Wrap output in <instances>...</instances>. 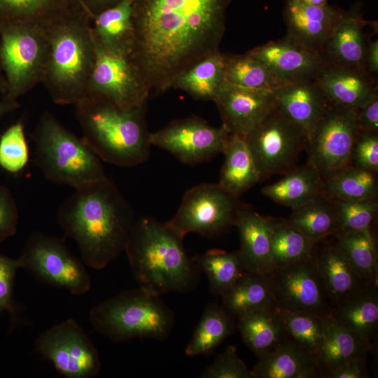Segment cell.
Wrapping results in <instances>:
<instances>
[{"mask_svg":"<svg viewBox=\"0 0 378 378\" xmlns=\"http://www.w3.org/2000/svg\"><path fill=\"white\" fill-rule=\"evenodd\" d=\"M370 22L363 18L358 4L345 11L321 50L326 64L367 71L365 59L370 38L364 29Z\"/></svg>","mask_w":378,"mask_h":378,"instance_id":"19","label":"cell"},{"mask_svg":"<svg viewBox=\"0 0 378 378\" xmlns=\"http://www.w3.org/2000/svg\"><path fill=\"white\" fill-rule=\"evenodd\" d=\"M274 310L282 321L288 337L315 357L324 337L325 317L277 307H274Z\"/></svg>","mask_w":378,"mask_h":378,"instance_id":"42","label":"cell"},{"mask_svg":"<svg viewBox=\"0 0 378 378\" xmlns=\"http://www.w3.org/2000/svg\"><path fill=\"white\" fill-rule=\"evenodd\" d=\"M365 65L367 71L370 74L378 72V41L370 40L366 53Z\"/></svg>","mask_w":378,"mask_h":378,"instance_id":"52","label":"cell"},{"mask_svg":"<svg viewBox=\"0 0 378 378\" xmlns=\"http://www.w3.org/2000/svg\"><path fill=\"white\" fill-rule=\"evenodd\" d=\"M223 125L230 134L246 138L276 106L274 92L225 82L214 100Z\"/></svg>","mask_w":378,"mask_h":378,"instance_id":"18","label":"cell"},{"mask_svg":"<svg viewBox=\"0 0 378 378\" xmlns=\"http://www.w3.org/2000/svg\"><path fill=\"white\" fill-rule=\"evenodd\" d=\"M139 287L96 304L90 312L93 329L113 341L167 338L174 324L172 310L161 299Z\"/></svg>","mask_w":378,"mask_h":378,"instance_id":"7","label":"cell"},{"mask_svg":"<svg viewBox=\"0 0 378 378\" xmlns=\"http://www.w3.org/2000/svg\"><path fill=\"white\" fill-rule=\"evenodd\" d=\"M90 22L83 8H71L46 28L48 52L41 83L57 104L74 105L87 92L96 57Z\"/></svg>","mask_w":378,"mask_h":378,"instance_id":"4","label":"cell"},{"mask_svg":"<svg viewBox=\"0 0 378 378\" xmlns=\"http://www.w3.org/2000/svg\"><path fill=\"white\" fill-rule=\"evenodd\" d=\"M71 8H82L80 0H64Z\"/></svg>","mask_w":378,"mask_h":378,"instance_id":"56","label":"cell"},{"mask_svg":"<svg viewBox=\"0 0 378 378\" xmlns=\"http://www.w3.org/2000/svg\"><path fill=\"white\" fill-rule=\"evenodd\" d=\"M20 268L19 258L0 254V316L4 312L9 314L11 328L24 323L22 317L23 307L14 298L15 276Z\"/></svg>","mask_w":378,"mask_h":378,"instance_id":"45","label":"cell"},{"mask_svg":"<svg viewBox=\"0 0 378 378\" xmlns=\"http://www.w3.org/2000/svg\"><path fill=\"white\" fill-rule=\"evenodd\" d=\"M239 236L237 251L248 272L267 273L271 270V217L245 206L234 223Z\"/></svg>","mask_w":378,"mask_h":378,"instance_id":"24","label":"cell"},{"mask_svg":"<svg viewBox=\"0 0 378 378\" xmlns=\"http://www.w3.org/2000/svg\"><path fill=\"white\" fill-rule=\"evenodd\" d=\"M316 243L286 219L271 217V270L312 258Z\"/></svg>","mask_w":378,"mask_h":378,"instance_id":"37","label":"cell"},{"mask_svg":"<svg viewBox=\"0 0 378 378\" xmlns=\"http://www.w3.org/2000/svg\"><path fill=\"white\" fill-rule=\"evenodd\" d=\"M330 314L374 348L378 327L377 287L367 286L331 307Z\"/></svg>","mask_w":378,"mask_h":378,"instance_id":"26","label":"cell"},{"mask_svg":"<svg viewBox=\"0 0 378 378\" xmlns=\"http://www.w3.org/2000/svg\"><path fill=\"white\" fill-rule=\"evenodd\" d=\"M29 157L24 126L18 121L0 136V167L9 173H18L27 166Z\"/></svg>","mask_w":378,"mask_h":378,"instance_id":"43","label":"cell"},{"mask_svg":"<svg viewBox=\"0 0 378 378\" xmlns=\"http://www.w3.org/2000/svg\"><path fill=\"white\" fill-rule=\"evenodd\" d=\"M373 349L330 314L324 318V337L315 354L319 377L344 361L367 357Z\"/></svg>","mask_w":378,"mask_h":378,"instance_id":"27","label":"cell"},{"mask_svg":"<svg viewBox=\"0 0 378 378\" xmlns=\"http://www.w3.org/2000/svg\"><path fill=\"white\" fill-rule=\"evenodd\" d=\"M203 378H253L251 370L237 354L235 346H227L201 374Z\"/></svg>","mask_w":378,"mask_h":378,"instance_id":"46","label":"cell"},{"mask_svg":"<svg viewBox=\"0 0 378 378\" xmlns=\"http://www.w3.org/2000/svg\"><path fill=\"white\" fill-rule=\"evenodd\" d=\"M314 80L333 104L357 109L378 97L377 81L366 71L326 64Z\"/></svg>","mask_w":378,"mask_h":378,"instance_id":"21","label":"cell"},{"mask_svg":"<svg viewBox=\"0 0 378 378\" xmlns=\"http://www.w3.org/2000/svg\"><path fill=\"white\" fill-rule=\"evenodd\" d=\"M183 241L166 223L153 217L134 221L124 251L140 288L161 296L189 291L196 286L200 271Z\"/></svg>","mask_w":378,"mask_h":378,"instance_id":"3","label":"cell"},{"mask_svg":"<svg viewBox=\"0 0 378 378\" xmlns=\"http://www.w3.org/2000/svg\"><path fill=\"white\" fill-rule=\"evenodd\" d=\"M351 165L378 172V132L359 131L351 151Z\"/></svg>","mask_w":378,"mask_h":378,"instance_id":"47","label":"cell"},{"mask_svg":"<svg viewBox=\"0 0 378 378\" xmlns=\"http://www.w3.org/2000/svg\"><path fill=\"white\" fill-rule=\"evenodd\" d=\"M312 257L331 307L368 286L354 270L335 239L326 238L318 241Z\"/></svg>","mask_w":378,"mask_h":378,"instance_id":"22","label":"cell"},{"mask_svg":"<svg viewBox=\"0 0 378 378\" xmlns=\"http://www.w3.org/2000/svg\"><path fill=\"white\" fill-rule=\"evenodd\" d=\"M71 8L64 0H0V28L20 24L48 27Z\"/></svg>","mask_w":378,"mask_h":378,"instance_id":"36","label":"cell"},{"mask_svg":"<svg viewBox=\"0 0 378 378\" xmlns=\"http://www.w3.org/2000/svg\"><path fill=\"white\" fill-rule=\"evenodd\" d=\"M377 174L349 165L324 181L322 193L333 200L349 201L377 197Z\"/></svg>","mask_w":378,"mask_h":378,"instance_id":"39","label":"cell"},{"mask_svg":"<svg viewBox=\"0 0 378 378\" xmlns=\"http://www.w3.org/2000/svg\"><path fill=\"white\" fill-rule=\"evenodd\" d=\"M230 133L222 125L216 127L197 116L170 122L150 132L149 141L181 162L196 165L222 153Z\"/></svg>","mask_w":378,"mask_h":378,"instance_id":"15","label":"cell"},{"mask_svg":"<svg viewBox=\"0 0 378 378\" xmlns=\"http://www.w3.org/2000/svg\"><path fill=\"white\" fill-rule=\"evenodd\" d=\"M286 83L314 80L326 64L321 52L286 34L248 51Z\"/></svg>","mask_w":378,"mask_h":378,"instance_id":"17","label":"cell"},{"mask_svg":"<svg viewBox=\"0 0 378 378\" xmlns=\"http://www.w3.org/2000/svg\"><path fill=\"white\" fill-rule=\"evenodd\" d=\"M333 201L337 213L339 232L372 229L378 211L377 197L365 200Z\"/></svg>","mask_w":378,"mask_h":378,"instance_id":"44","label":"cell"},{"mask_svg":"<svg viewBox=\"0 0 378 378\" xmlns=\"http://www.w3.org/2000/svg\"><path fill=\"white\" fill-rule=\"evenodd\" d=\"M251 372L253 378L319 377L314 356L288 337L258 358Z\"/></svg>","mask_w":378,"mask_h":378,"instance_id":"25","label":"cell"},{"mask_svg":"<svg viewBox=\"0 0 378 378\" xmlns=\"http://www.w3.org/2000/svg\"><path fill=\"white\" fill-rule=\"evenodd\" d=\"M344 13L328 4L313 6L299 0H286L284 17L287 34L321 52Z\"/></svg>","mask_w":378,"mask_h":378,"instance_id":"20","label":"cell"},{"mask_svg":"<svg viewBox=\"0 0 378 378\" xmlns=\"http://www.w3.org/2000/svg\"><path fill=\"white\" fill-rule=\"evenodd\" d=\"M6 92L5 79L0 66V94L3 97Z\"/></svg>","mask_w":378,"mask_h":378,"instance_id":"55","label":"cell"},{"mask_svg":"<svg viewBox=\"0 0 378 378\" xmlns=\"http://www.w3.org/2000/svg\"><path fill=\"white\" fill-rule=\"evenodd\" d=\"M245 206L218 183H202L188 190L174 216L166 223L184 238L190 232L214 236L229 228Z\"/></svg>","mask_w":378,"mask_h":378,"instance_id":"10","label":"cell"},{"mask_svg":"<svg viewBox=\"0 0 378 378\" xmlns=\"http://www.w3.org/2000/svg\"><path fill=\"white\" fill-rule=\"evenodd\" d=\"M359 132L356 108L330 104L307 139L309 162L323 181L351 165V155Z\"/></svg>","mask_w":378,"mask_h":378,"instance_id":"12","label":"cell"},{"mask_svg":"<svg viewBox=\"0 0 378 378\" xmlns=\"http://www.w3.org/2000/svg\"><path fill=\"white\" fill-rule=\"evenodd\" d=\"M221 297L222 307L234 318L250 311L275 307L270 272H244Z\"/></svg>","mask_w":378,"mask_h":378,"instance_id":"33","label":"cell"},{"mask_svg":"<svg viewBox=\"0 0 378 378\" xmlns=\"http://www.w3.org/2000/svg\"><path fill=\"white\" fill-rule=\"evenodd\" d=\"M284 174L279 181L262 187V195L293 209L323 192L324 181L308 161Z\"/></svg>","mask_w":378,"mask_h":378,"instance_id":"29","label":"cell"},{"mask_svg":"<svg viewBox=\"0 0 378 378\" xmlns=\"http://www.w3.org/2000/svg\"><path fill=\"white\" fill-rule=\"evenodd\" d=\"M366 357H356L344 361L327 372L323 378H368Z\"/></svg>","mask_w":378,"mask_h":378,"instance_id":"49","label":"cell"},{"mask_svg":"<svg viewBox=\"0 0 378 378\" xmlns=\"http://www.w3.org/2000/svg\"><path fill=\"white\" fill-rule=\"evenodd\" d=\"M35 349L67 378H93L101 368L98 351L83 328L68 318L40 333Z\"/></svg>","mask_w":378,"mask_h":378,"instance_id":"14","label":"cell"},{"mask_svg":"<svg viewBox=\"0 0 378 378\" xmlns=\"http://www.w3.org/2000/svg\"><path fill=\"white\" fill-rule=\"evenodd\" d=\"M273 92L276 107L307 139L330 104L315 80L288 83Z\"/></svg>","mask_w":378,"mask_h":378,"instance_id":"23","label":"cell"},{"mask_svg":"<svg viewBox=\"0 0 378 378\" xmlns=\"http://www.w3.org/2000/svg\"><path fill=\"white\" fill-rule=\"evenodd\" d=\"M222 153L225 155V161L218 183L231 195L239 197L260 181L246 139L230 134Z\"/></svg>","mask_w":378,"mask_h":378,"instance_id":"30","label":"cell"},{"mask_svg":"<svg viewBox=\"0 0 378 378\" xmlns=\"http://www.w3.org/2000/svg\"><path fill=\"white\" fill-rule=\"evenodd\" d=\"M300 1L313 6H321L328 4V0H299Z\"/></svg>","mask_w":378,"mask_h":378,"instance_id":"54","label":"cell"},{"mask_svg":"<svg viewBox=\"0 0 378 378\" xmlns=\"http://www.w3.org/2000/svg\"><path fill=\"white\" fill-rule=\"evenodd\" d=\"M270 274L274 307L322 317L330 314L331 304L312 257Z\"/></svg>","mask_w":378,"mask_h":378,"instance_id":"16","label":"cell"},{"mask_svg":"<svg viewBox=\"0 0 378 378\" xmlns=\"http://www.w3.org/2000/svg\"><path fill=\"white\" fill-rule=\"evenodd\" d=\"M236 319L244 342L258 358L288 337L274 307L250 311Z\"/></svg>","mask_w":378,"mask_h":378,"instance_id":"32","label":"cell"},{"mask_svg":"<svg viewBox=\"0 0 378 378\" xmlns=\"http://www.w3.org/2000/svg\"><path fill=\"white\" fill-rule=\"evenodd\" d=\"M19 106L18 101L8 100L2 97L0 99V120L16 110Z\"/></svg>","mask_w":378,"mask_h":378,"instance_id":"53","label":"cell"},{"mask_svg":"<svg viewBox=\"0 0 378 378\" xmlns=\"http://www.w3.org/2000/svg\"><path fill=\"white\" fill-rule=\"evenodd\" d=\"M19 220L16 202L8 188L0 186V242L15 234Z\"/></svg>","mask_w":378,"mask_h":378,"instance_id":"48","label":"cell"},{"mask_svg":"<svg viewBox=\"0 0 378 378\" xmlns=\"http://www.w3.org/2000/svg\"><path fill=\"white\" fill-rule=\"evenodd\" d=\"M192 260L208 278L210 292L222 296L246 272L237 251L212 248Z\"/></svg>","mask_w":378,"mask_h":378,"instance_id":"40","label":"cell"},{"mask_svg":"<svg viewBox=\"0 0 378 378\" xmlns=\"http://www.w3.org/2000/svg\"><path fill=\"white\" fill-rule=\"evenodd\" d=\"M83 138L102 161L131 167L147 161L150 132L145 106L123 110L106 99L86 93L75 104Z\"/></svg>","mask_w":378,"mask_h":378,"instance_id":"5","label":"cell"},{"mask_svg":"<svg viewBox=\"0 0 378 378\" xmlns=\"http://www.w3.org/2000/svg\"><path fill=\"white\" fill-rule=\"evenodd\" d=\"M57 220L84 264L95 270L125 251L135 221L132 206L106 176L74 188L59 206Z\"/></svg>","mask_w":378,"mask_h":378,"instance_id":"2","label":"cell"},{"mask_svg":"<svg viewBox=\"0 0 378 378\" xmlns=\"http://www.w3.org/2000/svg\"><path fill=\"white\" fill-rule=\"evenodd\" d=\"M123 0H80L82 8L90 18L110 8Z\"/></svg>","mask_w":378,"mask_h":378,"instance_id":"51","label":"cell"},{"mask_svg":"<svg viewBox=\"0 0 378 378\" xmlns=\"http://www.w3.org/2000/svg\"><path fill=\"white\" fill-rule=\"evenodd\" d=\"M48 52L46 28L31 24L0 28V66L4 99L18 101L42 82Z\"/></svg>","mask_w":378,"mask_h":378,"instance_id":"8","label":"cell"},{"mask_svg":"<svg viewBox=\"0 0 378 378\" xmlns=\"http://www.w3.org/2000/svg\"><path fill=\"white\" fill-rule=\"evenodd\" d=\"M260 181L294 167L307 136L276 106L245 138Z\"/></svg>","mask_w":378,"mask_h":378,"instance_id":"11","label":"cell"},{"mask_svg":"<svg viewBox=\"0 0 378 378\" xmlns=\"http://www.w3.org/2000/svg\"><path fill=\"white\" fill-rule=\"evenodd\" d=\"M18 258L22 268L46 284L77 295L88 293L90 288L91 278L84 262L61 238L35 232L27 239Z\"/></svg>","mask_w":378,"mask_h":378,"instance_id":"9","label":"cell"},{"mask_svg":"<svg viewBox=\"0 0 378 378\" xmlns=\"http://www.w3.org/2000/svg\"><path fill=\"white\" fill-rule=\"evenodd\" d=\"M232 0H132V56L150 92L219 51Z\"/></svg>","mask_w":378,"mask_h":378,"instance_id":"1","label":"cell"},{"mask_svg":"<svg viewBox=\"0 0 378 378\" xmlns=\"http://www.w3.org/2000/svg\"><path fill=\"white\" fill-rule=\"evenodd\" d=\"M225 79L239 86L272 91L288 84L248 52L244 55L225 54Z\"/></svg>","mask_w":378,"mask_h":378,"instance_id":"41","label":"cell"},{"mask_svg":"<svg viewBox=\"0 0 378 378\" xmlns=\"http://www.w3.org/2000/svg\"><path fill=\"white\" fill-rule=\"evenodd\" d=\"M94 44L108 51L132 53L134 33L132 0H123L91 18Z\"/></svg>","mask_w":378,"mask_h":378,"instance_id":"28","label":"cell"},{"mask_svg":"<svg viewBox=\"0 0 378 378\" xmlns=\"http://www.w3.org/2000/svg\"><path fill=\"white\" fill-rule=\"evenodd\" d=\"M225 54L220 51L207 55L178 74L171 88L197 100L214 102L225 82Z\"/></svg>","mask_w":378,"mask_h":378,"instance_id":"31","label":"cell"},{"mask_svg":"<svg viewBox=\"0 0 378 378\" xmlns=\"http://www.w3.org/2000/svg\"><path fill=\"white\" fill-rule=\"evenodd\" d=\"M31 138L34 163L48 181L76 188L106 176L102 160L84 139L49 111L40 116Z\"/></svg>","mask_w":378,"mask_h":378,"instance_id":"6","label":"cell"},{"mask_svg":"<svg viewBox=\"0 0 378 378\" xmlns=\"http://www.w3.org/2000/svg\"><path fill=\"white\" fill-rule=\"evenodd\" d=\"M234 319L223 307L214 303L206 304L185 354L195 356L211 353L232 334Z\"/></svg>","mask_w":378,"mask_h":378,"instance_id":"38","label":"cell"},{"mask_svg":"<svg viewBox=\"0 0 378 378\" xmlns=\"http://www.w3.org/2000/svg\"><path fill=\"white\" fill-rule=\"evenodd\" d=\"M286 220L316 242L334 235L340 230L334 201L323 193L293 209Z\"/></svg>","mask_w":378,"mask_h":378,"instance_id":"35","label":"cell"},{"mask_svg":"<svg viewBox=\"0 0 378 378\" xmlns=\"http://www.w3.org/2000/svg\"><path fill=\"white\" fill-rule=\"evenodd\" d=\"M332 237L362 280L368 286L377 287V242L372 230L339 232Z\"/></svg>","mask_w":378,"mask_h":378,"instance_id":"34","label":"cell"},{"mask_svg":"<svg viewBox=\"0 0 378 378\" xmlns=\"http://www.w3.org/2000/svg\"><path fill=\"white\" fill-rule=\"evenodd\" d=\"M359 131L378 132V97L356 109Z\"/></svg>","mask_w":378,"mask_h":378,"instance_id":"50","label":"cell"},{"mask_svg":"<svg viewBox=\"0 0 378 378\" xmlns=\"http://www.w3.org/2000/svg\"><path fill=\"white\" fill-rule=\"evenodd\" d=\"M95 49L86 93L100 96L123 110L146 106L150 92L131 53L108 51L96 45Z\"/></svg>","mask_w":378,"mask_h":378,"instance_id":"13","label":"cell"}]
</instances>
